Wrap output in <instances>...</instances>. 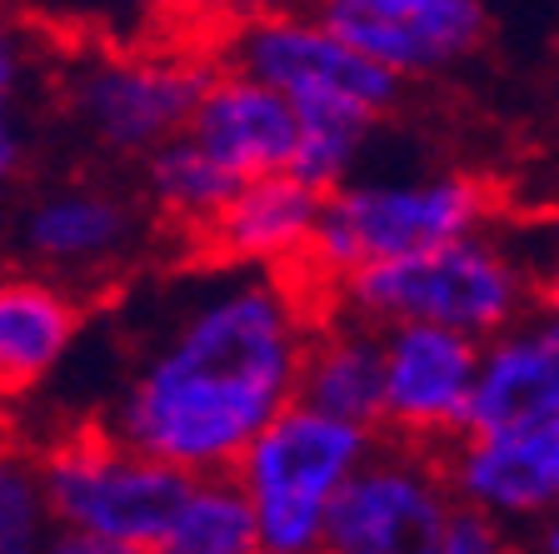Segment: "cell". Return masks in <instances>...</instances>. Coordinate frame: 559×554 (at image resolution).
Segmentation results:
<instances>
[{"instance_id": "obj_1", "label": "cell", "mask_w": 559, "mask_h": 554, "mask_svg": "<svg viewBox=\"0 0 559 554\" xmlns=\"http://www.w3.org/2000/svg\"><path fill=\"white\" fill-rule=\"evenodd\" d=\"M320 290L300 270L205 260L170 280L100 410V435L186 474L230 470L260 425L295 400Z\"/></svg>"}, {"instance_id": "obj_2", "label": "cell", "mask_w": 559, "mask_h": 554, "mask_svg": "<svg viewBox=\"0 0 559 554\" xmlns=\"http://www.w3.org/2000/svg\"><path fill=\"white\" fill-rule=\"evenodd\" d=\"M545 270H530L524 250L495 231V220L444 245L340 275L320 290L330 310L374 325H444L469 340L495 335L500 325L535 310Z\"/></svg>"}, {"instance_id": "obj_3", "label": "cell", "mask_w": 559, "mask_h": 554, "mask_svg": "<svg viewBox=\"0 0 559 554\" xmlns=\"http://www.w3.org/2000/svg\"><path fill=\"white\" fill-rule=\"evenodd\" d=\"M215 56L205 40H95L60 70V110L105 161H140L180 135Z\"/></svg>"}, {"instance_id": "obj_4", "label": "cell", "mask_w": 559, "mask_h": 554, "mask_svg": "<svg viewBox=\"0 0 559 554\" xmlns=\"http://www.w3.org/2000/svg\"><path fill=\"white\" fill-rule=\"evenodd\" d=\"M495 220V185L469 170H430L400 180H355L345 175L320 196L314 235L300 275L314 290L335 285L340 275L444 245Z\"/></svg>"}, {"instance_id": "obj_5", "label": "cell", "mask_w": 559, "mask_h": 554, "mask_svg": "<svg viewBox=\"0 0 559 554\" xmlns=\"http://www.w3.org/2000/svg\"><path fill=\"white\" fill-rule=\"evenodd\" d=\"M380 429L314 410L305 400L280 404L275 415L250 435L235 480L255 509L260 554H314L325 544V509L349 470L370 455Z\"/></svg>"}, {"instance_id": "obj_6", "label": "cell", "mask_w": 559, "mask_h": 554, "mask_svg": "<svg viewBox=\"0 0 559 554\" xmlns=\"http://www.w3.org/2000/svg\"><path fill=\"white\" fill-rule=\"evenodd\" d=\"M56 515V554H160L165 520L186 470L116 445L100 429L66 439L40 460Z\"/></svg>"}, {"instance_id": "obj_7", "label": "cell", "mask_w": 559, "mask_h": 554, "mask_svg": "<svg viewBox=\"0 0 559 554\" xmlns=\"http://www.w3.org/2000/svg\"><path fill=\"white\" fill-rule=\"evenodd\" d=\"M205 46L221 66H235L245 75H255V81L275 85L290 105L349 101L374 110V116H390V110H400V101L409 91L384 66L365 60L349 40H340L300 0L245 15V21L215 31Z\"/></svg>"}, {"instance_id": "obj_8", "label": "cell", "mask_w": 559, "mask_h": 554, "mask_svg": "<svg viewBox=\"0 0 559 554\" xmlns=\"http://www.w3.org/2000/svg\"><path fill=\"white\" fill-rule=\"evenodd\" d=\"M151 210L105 180H56L15 215V250L31 270L66 285H105L126 275L151 240Z\"/></svg>"}, {"instance_id": "obj_9", "label": "cell", "mask_w": 559, "mask_h": 554, "mask_svg": "<svg viewBox=\"0 0 559 554\" xmlns=\"http://www.w3.org/2000/svg\"><path fill=\"white\" fill-rule=\"evenodd\" d=\"M450 505L440 450L380 435L325 509L330 554H430Z\"/></svg>"}, {"instance_id": "obj_10", "label": "cell", "mask_w": 559, "mask_h": 554, "mask_svg": "<svg viewBox=\"0 0 559 554\" xmlns=\"http://www.w3.org/2000/svg\"><path fill=\"white\" fill-rule=\"evenodd\" d=\"M340 40L395 81L425 85L475 66L489 46L485 0H305Z\"/></svg>"}, {"instance_id": "obj_11", "label": "cell", "mask_w": 559, "mask_h": 554, "mask_svg": "<svg viewBox=\"0 0 559 554\" xmlns=\"http://www.w3.org/2000/svg\"><path fill=\"white\" fill-rule=\"evenodd\" d=\"M479 340L444 325L380 330V435L444 450L465 435Z\"/></svg>"}, {"instance_id": "obj_12", "label": "cell", "mask_w": 559, "mask_h": 554, "mask_svg": "<svg viewBox=\"0 0 559 554\" xmlns=\"http://www.w3.org/2000/svg\"><path fill=\"white\" fill-rule=\"evenodd\" d=\"M465 429L475 435L559 429V325L539 305L479 340Z\"/></svg>"}, {"instance_id": "obj_13", "label": "cell", "mask_w": 559, "mask_h": 554, "mask_svg": "<svg viewBox=\"0 0 559 554\" xmlns=\"http://www.w3.org/2000/svg\"><path fill=\"white\" fill-rule=\"evenodd\" d=\"M454 499L485 509L504 530H530L559 509V429L524 435H454L440 450Z\"/></svg>"}, {"instance_id": "obj_14", "label": "cell", "mask_w": 559, "mask_h": 554, "mask_svg": "<svg viewBox=\"0 0 559 554\" xmlns=\"http://www.w3.org/2000/svg\"><path fill=\"white\" fill-rule=\"evenodd\" d=\"M320 196L290 170H270L235 180L210 225L190 240V250L225 266H260V270H300L314 235Z\"/></svg>"}, {"instance_id": "obj_15", "label": "cell", "mask_w": 559, "mask_h": 554, "mask_svg": "<svg viewBox=\"0 0 559 554\" xmlns=\"http://www.w3.org/2000/svg\"><path fill=\"white\" fill-rule=\"evenodd\" d=\"M295 130H300L295 105L275 85L255 81L235 66H221V60H215L205 91L186 120V135L235 180L290 170Z\"/></svg>"}, {"instance_id": "obj_16", "label": "cell", "mask_w": 559, "mask_h": 554, "mask_svg": "<svg viewBox=\"0 0 559 554\" xmlns=\"http://www.w3.org/2000/svg\"><path fill=\"white\" fill-rule=\"evenodd\" d=\"M85 305L75 285L46 270L0 275V394H25L46 385L70 350L81 345Z\"/></svg>"}, {"instance_id": "obj_17", "label": "cell", "mask_w": 559, "mask_h": 554, "mask_svg": "<svg viewBox=\"0 0 559 554\" xmlns=\"http://www.w3.org/2000/svg\"><path fill=\"white\" fill-rule=\"evenodd\" d=\"M295 400L380 429V330L320 300L305 335Z\"/></svg>"}, {"instance_id": "obj_18", "label": "cell", "mask_w": 559, "mask_h": 554, "mask_svg": "<svg viewBox=\"0 0 559 554\" xmlns=\"http://www.w3.org/2000/svg\"><path fill=\"white\" fill-rule=\"evenodd\" d=\"M230 185L235 175L210 161L186 130L155 145L151 155H140V200H145L155 225L175 231L186 245L210 225V215L230 196Z\"/></svg>"}, {"instance_id": "obj_19", "label": "cell", "mask_w": 559, "mask_h": 554, "mask_svg": "<svg viewBox=\"0 0 559 554\" xmlns=\"http://www.w3.org/2000/svg\"><path fill=\"white\" fill-rule=\"evenodd\" d=\"M160 554H260L255 509L235 470L186 474L170 520H165Z\"/></svg>"}, {"instance_id": "obj_20", "label": "cell", "mask_w": 559, "mask_h": 554, "mask_svg": "<svg viewBox=\"0 0 559 554\" xmlns=\"http://www.w3.org/2000/svg\"><path fill=\"white\" fill-rule=\"evenodd\" d=\"M295 155H290V175H300L314 190H330L345 175H355V165L365 161L374 130L384 126V116L365 110L349 101H314V105H295Z\"/></svg>"}, {"instance_id": "obj_21", "label": "cell", "mask_w": 559, "mask_h": 554, "mask_svg": "<svg viewBox=\"0 0 559 554\" xmlns=\"http://www.w3.org/2000/svg\"><path fill=\"white\" fill-rule=\"evenodd\" d=\"M35 75H40V46H35L31 25L0 5V190L21 175L25 155H31Z\"/></svg>"}, {"instance_id": "obj_22", "label": "cell", "mask_w": 559, "mask_h": 554, "mask_svg": "<svg viewBox=\"0 0 559 554\" xmlns=\"http://www.w3.org/2000/svg\"><path fill=\"white\" fill-rule=\"evenodd\" d=\"M56 515L46 499L40 460L15 445H0V554H35L50 550Z\"/></svg>"}, {"instance_id": "obj_23", "label": "cell", "mask_w": 559, "mask_h": 554, "mask_svg": "<svg viewBox=\"0 0 559 554\" xmlns=\"http://www.w3.org/2000/svg\"><path fill=\"white\" fill-rule=\"evenodd\" d=\"M25 5L46 21L75 25L95 40H140V35H160L170 25L165 0H25Z\"/></svg>"}, {"instance_id": "obj_24", "label": "cell", "mask_w": 559, "mask_h": 554, "mask_svg": "<svg viewBox=\"0 0 559 554\" xmlns=\"http://www.w3.org/2000/svg\"><path fill=\"white\" fill-rule=\"evenodd\" d=\"M500 550H510V530H504L495 515H485V509L450 495L440 524H435L430 554H500Z\"/></svg>"}, {"instance_id": "obj_25", "label": "cell", "mask_w": 559, "mask_h": 554, "mask_svg": "<svg viewBox=\"0 0 559 554\" xmlns=\"http://www.w3.org/2000/svg\"><path fill=\"white\" fill-rule=\"evenodd\" d=\"M270 5H290V0H165V15H170V25H186V35L210 40L215 31L270 11Z\"/></svg>"}, {"instance_id": "obj_26", "label": "cell", "mask_w": 559, "mask_h": 554, "mask_svg": "<svg viewBox=\"0 0 559 554\" xmlns=\"http://www.w3.org/2000/svg\"><path fill=\"white\" fill-rule=\"evenodd\" d=\"M530 530H535V550L559 554V509H549L545 520H535V524H530Z\"/></svg>"}, {"instance_id": "obj_27", "label": "cell", "mask_w": 559, "mask_h": 554, "mask_svg": "<svg viewBox=\"0 0 559 554\" xmlns=\"http://www.w3.org/2000/svg\"><path fill=\"white\" fill-rule=\"evenodd\" d=\"M535 305L559 325V266L545 270V280H539V300H535Z\"/></svg>"}]
</instances>
